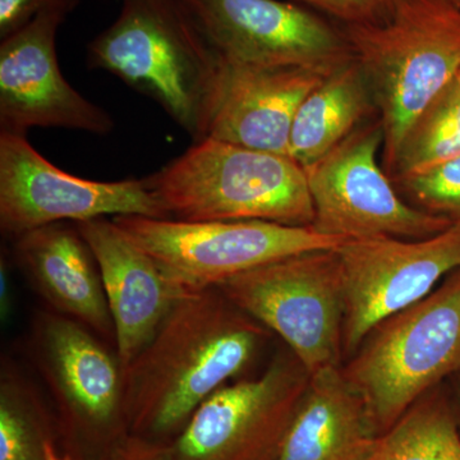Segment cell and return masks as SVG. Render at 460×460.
Segmentation results:
<instances>
[{
    "instance_id": "cell-1",
    "label": "cell",
    "mask_w": 460,
    "mask_h": 460,
    "mask_svg": "<svg viewBox=\"0 0 460 460\" xmlns=\"http://www.w3.org/2000/svg\"><path fill=\"white\" fill-rule=\"evenodd\" d=\"M270 335L219 288L183 296L123 370L129 435L171 443L206 399L252 367Z\"/></svg>"
},
{
    "instance_id": "cell-2",
    "label": "cell",
    "mask_w": 460,
    "mask_h": 460,
    "mask_svg": "<svg viewBox=\"0 0 460 460\" xmlns=\"http://www.w3.org/2000/svg\"><path fill=\"white\" fill-rule=\"evenodd\" d=\"M86 65L153 99L193 141L208 135L223 60L183 0H122L87 45Z\"/></svg>"
},
{
    "instance_id": "cell-3",
    "label": "cell",
    "mask_w": 460,
    "mask_h": 460,
    "mask_svg": "<svg viewBox=\"0 0 460 460\" xmlns=\"http://www.w3.org/2000/svg\"><path fill=\"white\" fill-rule=\"evenodd\" d=\"M341 31L370 87L389 175L411 124L460 74V0H395Z\"/></svg>"
},
{
    "instance_id": "cell-4",
    "label": "cell",
    "mask_w": 460,
    "mask_h": 460,
    "mask_svg": "<svg viewBox=\"0 0 460 460\" xmlns=\"http://www.w3.org/2000/svg\"><path fill=\"white\" fill-rule=\"evenodd\" d=\"M144 181L166 219L313 226L307 174L280 154L205 137Z\"/></svg>"
},
{
    "instance_id": "cell-5",
    "label": "cell",
    "mask_w": 460,
    "mask_h": 460,
    "mask_svg": "<svg viewBox=\"0 0 460 460\" xmlns=\"http://www.w3.org/2000/svg\"><path fill=\"white\" fill-rule=\"evenodd\" d=\"M23 347L50 398L65 452L96 460L129 435L115 348L49 308L33 314Z\"/></svg>"
},
{
    "instance_id": "cell-6",
    "label": "cell",
    "mask_w": 460,
    "mask_h": 460,
    "mask_svg": "<svg viewBox=\"0 0 460 460\" xmlns=\"http://www.w3.org/2000/svg\"><path fill=\"white\" fill-rule=\"evenodd\" d=\"M341 368L383 435L460 368V270L381 321Z\"/></svg>"
},
{
    "instance_id": "cell-7",
    "label": "cell",
    "mask_w": 460,
    "mask_h": 460,
    "mask_svg": "<svg viewBox=\"0 0 460 460\" xmlns=\"http://www.w3.org/2000/svg\"><path fill=\"white\" fill-rule=\"evenodd\" d=\"M219 289L284 341L308 374L343 366L344 286L338 248L275 260Z\"/></svg>"
},
{
    "instance_id": "cell-8",
    "label": "cell",
    "mask_w": 460,
    "mask_h": 460,
    "mask_svg": "<svg viewBox=\"0 0 460 460\" xmlns=\"http://www.w3.org/2000/svg\"><path fill=\"white\" fill-rule=\"evenodd\" d=\"M111 220L187 295L219 288L232 278L283 257L332 250L344 243L313 226L260 220L181 222L128 215Z\"/></svg>"
},
{
    "instance_id": "cell-9",
    "label": "cell",
    "mask_w": 460,
    "mask_h": 460,
    "mask_svg": "<svg viewBox=\"0 0 460 460\" xmlns=\"http://www.w3.org/2000/svg\"><path fill=\"white\" fill-rule=\"evenodd\" d=\"M384 144L380 122L359 126L321 157L307 174L314 205L313 228L341 241L370 238L425 239L453 223L407 204L377 162Z\"/></svg>"
},
{
    "instance_id": "cell-10",
    "label": "cell",
    "mask_w": 460,
    "mask_h": 460,
    "mask_svg": "<svg viewBox=\"0 0 460 460\" xmlns=\"http://www.w3.org/2000/svg\"><path fill=\"white\" fill-rule=\"evenodd\" d=\"M310 374L278 353L257 377L230 383L206 399L171 443L169 460H278Z\"/></svg>"
},
{
    "instance_id": "cell-11",
    "label": "cell",
    "mask_w": 460,
    "mask_h": 460,
    "mask_svg": "<svg viewBox=\"0 0 460 460\" xmlns=\"http://www.w3.org/2000/svg\"><path fill=\"white\" fill-rule=\"evenodd\" d=\"M166 219L142 180L100 181L69 174L26 136L0 133V230L9 239L56 223L108 217Z\"/></svg>"
},
{
    "instance_id": "cell-12",
    "label": "cell",
    "mask_w": 460,
    "mask_h": 460,
    "mask_svg": "<svg viewBox=\"0 0 460 460\" xmlns=\"http://www.w3.org/2000/svg\"><path fill=\"white\" fill-rule=\"evenodd\" d=\"M338 255L348 361L381 321L422 301L438 281L460 270V224L425 239L347 241L338 247Z\"/></svg>"
},
{
    "instance_id": "cell-13",
    "label": "cell",
    "mask_w": 460,
    "mask_h": 460,
    "mask_svg": "<svg viewBox=\"0 0 460 460\" xmlns=\"http://www.w3.org/2000/svg\"><path fill=\"white\" fill-rule=\"evenodd\" d=\"M223 62L334 71L352 59L341 30L281 0H183Z\"/></svg>"
},
{
    "instance_id": "cell-14",
    "label": "cell",
    "mask_w": 460,
    "mask_h": 460,
    "mask_svg": "<svg viewBox=\"0 0 460 460\" xmlns=\"http://www.w3.org/2000/svg\"><path fill=\"white\" fill-rule=\"evenodd\" d=\"M66 18L42 13L0 44V133L26 136L35 127L107 136L113 117L63 77L58 30Z\"/></svg>"
},
{
    "instance_id": "cell-15",
    "label": "cell",
    "mask_w": 460,
    "mask_h": 460,
    "mask_svg": "<svg viewBox=\"0 0 460 460\" xmlns=\"http://www.w3.org/2000/svg\"><path fill=\"white\" fill-rule=\"evenodd\" d=\"M95 256L123 370L146 347L175 305L189 296L108 217L75 223Z\"/></svg>"
},
{
    "instance_id": "cell-16",
    "label": "cell",
    "mask_w": 460,
    "mask_h": 460,
    "mask_svg": "<svg viewBox=\"0 0 460 460\" xmlns=\"http://www.w3.org/2000/svg\"><path fill=\"white\" fill-rule=\"evenodd\" d=\"M330 72L223 62L206 137L289 156L290 131L299 105Z\"/></svg>"
},
{
    "instance_id": "cell-17",
    "label": "cell",
    "mask_w": 460,
    "mask_h": 460,
    "mask_svg": "<svg viewBox=\"0 0 460 460\" xmlns=\"http://www.w3.org/2000/svg\"><path fill=\"white\" fill-rule=\"evenodd\" d=\"M11 256L47 308L77 321L115 348L98 262L75 223L50 224L12 239Z\"/></svg>"
},
{
    "instance_id": "cell-18",
    "label": "cell",
    "mask_w": 460,
    "mask_h": 460,
    "mask_svg": "<svg viewBox=\"0 0 460 460\" xmlns=\"http://www.w3.org/2000/svg\"><path fill=\"white\" fill-rule=\"evenodd\" d=\"M380 432L343 368L310 375L278 460H365Z\"/></svg>"
},
{
    "instance_id": "cell-19",
    "label": "cell",
    "mask_w": 460,
    "mask_h": 460,
    "mask_svg": "<svg viewBox=\"0 0 460 460\" xmlns=\"http://www.w3.org/2000/svg\"><path fill=\"white\" fill-rule=\"evenodd\" d=\"M374 111L370 87L350 59L330 72L299 105L290 131L289 156L302 168H310Z\"/></svg>"
},
{
    "instance_id": "cell-20",
    "label": "cell",
    "mask_w": 460,
    "mask_h": 460,
    "mask_svg": "<svg viewBox=\"0 0 460 460\" xmlns=\"http://www.w3.org/2000/svg\"><path fill=\"white\" fill-rule=\"evenodd\" d=\"M59 444L56 417L38 385L9 356L0 366V460H45Z\"/></svg>"
},
{
    "instance_id": "cell-21",
    "label": "cell",
    "mask_w": 460,
    "mask_h": 460,
    "mask_svg": "<svg viewBox=\"0 0 460 460\" xmlns=\"http://www.w3.org/2000/svg\"><path fill=\"white\" fill-rule=\"evenodd\" d=\"M438 387L378 438L365 460H460L456 411Z\"/></svg>"
},
{
    "instance_id": "cell-22",
    "label": "cell",
    "mask_w": 460,
    "mask_h": 460,
    "mask_svg": "<svg viewBox=\"0 0 460 460\" xmlns=\"http://www.w3.org/2000/svg\"><path fill=\"white\" fill-rule=\"evenodd\" d=\"M456 157H460V74L411 124L389 178L401 181Z\"/></svg>"
},
{
    "instance_id": "cell-23",
    "label": "cell",
    "mask_w": 460,
    "mask_h": 460,
    "mask_svg": "<svg viewBox=\"0 0 460 460\" xmlns=\"http://www.w3.org/2000/svg\"><path fill=\"white\" fill-rule=\"evenodd\" d=\"M394 183L411 205L460 224V157Z\"/></svg>"
},
{
    "instance_id": "cell-24",
    "label": "cell",
    "mask_w": 460,
    "mask_h": 460,
    "mask_svg": "<svg viewBox=\"0 0 460 460\" xmlns=\"http://www.w3.org/2000/svg\"><path fill=\"white\" fill-rule=\"evenodd\" d=\"M81 0H0V39L32 22L42 13H58L66 18L80 5Z\"/></svg>"
},
{
    "instance_id": "cell-25",
    "label": "cell",
    "mask_w": 460,
    "mask_h": 460,
    "mask_svg": "<svg viewBox=\"0 0 460 460\" xmlns=\"http://www.w3.org/2000/svg\"><path fill=\"white\" fill-rule=\"evenodd\" d=\"M338 18L344 25L368 22L385 14L395 0H301Z\"/></svg>"
},
{
    "instance_id": "cell-26",
    "label": "cell",
    "mask_w": 460,
    "mask_h": 460,
    "mask_svg": "<svg viewBox=\"0 0 460 460\" xmlns=\"http://www.w3.org/2000/svg\"><path fill=\"white\" fill-rule=\"evenodd\" d=\"M96 460H169L164 444L128 435Z\"/></svg>"
},
{
    "instance_id": "cell-27",
    "label": "cell",
    "mask_w": 460,
    "mask_h": 460,
    "mask_svg": "<svg viewBox=\"0 0 460 460\" xmlns=\"http://www.w3.org/2000/svg\"><path fill=\"white\" fill-rule=\"evenodd\" d=\"M11 275H9V268L7 260L2 257V268H0V314L2 320L7 323L11 319L12 305H13V295H12Z\"/></svg>"
},
{
    "instance_id": "cell-28",
    "label": "cell",
    "mask_w": 460,
    "mask_h": 460,
    "mask_svg": "<svg viewBox=\"0 0 460 460\" xmlns=\"http://www.w3.org/2000/svg\"><path fill=\"white\" fill-rule=\"evenodd\" d=\"M45 460H75L71 454L65 452L57 441H51L45 447Z\"/></svg>"
},
{
    "instance_id": "cell-29",
    "label": "cell",
    "mask_w": 460,
    "mask_h": 460,
    "mask_svg": "<svg viewBox=\"0 0 460 460\" xmlns=\"http://www.w3.org/2000/svg\"><path fill=\"white\" fill-rule=\"evenodd\" d=\"M453 377L456 380V386H458V396L460 399V368L456 374L453 375Z\"/></svg>"
}]
</instances>
